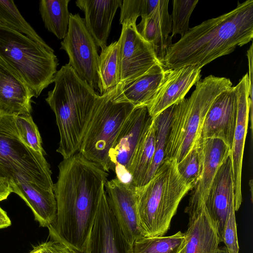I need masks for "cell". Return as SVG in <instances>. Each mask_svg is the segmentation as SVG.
Wrapping results in <instances>:
<instances>
[{"label": "cell", "instance_id": "cell-3", "mask_svg": "<svg viewBox=\"0 0 253 253\" xmlns=\"http://www.w3.org/2000/svg\"><path fill=\"white\" fill-rule=\"evenodd\" d=\"M45 101L53 111L60 141L57 152L63 159L78 152L100 95L68 63L54 78Z\"/></svg>", "mask_w": 253, "mask_h": 253}, {"label": "cell", "instance_id": "cell-2", "mask_svg": "<svg viewBox=\"0 0 253 253\" xmlns=\"http://www.w3.org/2000/svg\"><path fill=\"white\" fill-rule=\"evenodd\" d=\"M253 38V0L238 2L232 10L189 28L169 46L162 63L167 69L190 65L202 68Z\"/></svg>", "mask_w": 253, "mask_h": 253}, {"label": "cell", "instance_id": "cell-19", "mask_svg": "<svg viewBox=\"0 0 253 253\" xmlns=\"http://www.w3.org/2000/svg\"><path fill=\"white\" fill-rule=\"evenodd\" d=\"M33 97L32 90L0 59V112L31 115Z\"/></svg>", "mask_w": 253, "mask_h": 253}, {"label": "cell", "instance_id": "cell-37", "mask_svg": "<svg viewBox=\"0 0 253 253\" xmlns=\"http://www.w3.org/2000/svg\"><path fill=\"white\" fill-rule=\"evenodd\" d=\"M253 44H251L249 49L247 50V56L248 60V66H249V98L250 100L253 101Z\"/></svg>", "mask_w": 253, "mask_h": 253}, {"label": "cell", "instance_id": "cell-22", "mask_svg": "<svg viewBox=\"0 0 253 253\" xmlns=\"http://www.w3.org/2000/svg\"><path fill=\"white\" fill-rule=\"evenodd\" d=\"M122 0H78L76 5L84 12L85 26L98 47L107 46L112 22Z\"/></svg>", "mask_w": 253, "mask_h": 253}, {"label": "cell", "instance_id": "cell-33", "mask_svg": "<svg viewBox=\"0 0 253 253\" xmlns=\"http://www.w3.org/2000/svg\"><path fill=\"white\" fill-rule=\"evenodd\" d=\"M201 167V156L198 140L186 156L176 164V167L184 181L193 188L200 176Z\"/></svg>", "mask_w": 253, "mask_h": 253}, {"label": "cell", "instance_id": "cell-25", "mask_svg": "<svg viewBox=\"0 0 253 253\" xmlns=\"http://www.w3.org/2000/svg\"><path fill=\"white\" fill-rule=\"evenodd\" d=\"M120 45L118 40L101 49L98 64L100 95L114 88L120 83Z\"/></svg>", "mask_w": 253, "mask_h": 253}, {"label": "cell", "instance_id": "cell-8", "mask_svg": "<svg viewBox=\"0 0 253 253\" xmlns=\"http://www.w3.org/2000/svg\"><path fill=\"white\" fill-rule=\"evenodd\" d=\"M115 87L100 95L78 151L84 157L110 170L109 152L124 122L135 108L115 100Z\"/></svg>", "mask_w": 253, "mask_h": 253}, {"label": "cell", "instance_id": "cell-28", "mask_svg": "<svg viewBox=\"0 0 253 253\" xmlns=\"http://www.w3.org/2000/svg\"><path fill=\"white\" fill-rule=\"evenodd\" d=\"M185 244L181 231L169 236H141L133 242L130 253H181Z\"/></svg>", "mask_w": 253, "mask_h": 253}, {"label": "cell", "instance_id": "cell-7", "mask_svg": "<svg viewBox=\"0 0 253 253\" xmlns=\"http://www.w3.org/2000/svg\"><path fill=\"white\" fill-rule=\"evenodd\" d=\"M51 174L44 156L30 149L21 140L15 116L0 112V179L9 184L23 179L53 190Z\"/></svg>", "mask_w": 253, "mask_h": 253}, {"label": "cell", "instance_id": "cell-12", "mask_svg": "<svg viewBox=\"0 0 253 253\" xmlns=\"http://www.w3.org/2000/svg\"><path fill=\"white\" fill-rule=\"evenodd\" d=\"M120 41L121 78L122 84L142 75L162 63L152 45L138 33L136 25H123Z\"/></svg>", "mask_w": 253, "mask_h": 253}, {"label": "cell", "instance_id": "cell-13", "mask_svg": "<svg viewBox=\"0 0 253 253\" xmlns=\"http://www.w3.org/2000/svg\"><path fill=\"white\" fill-rule=\"evenodd\" d=\"M131 246L123 235L104 189L88 240L87 253H130Z\"/></svg>", "mask_w": 253, "mask_h": 253}, {"label": "cell", "instance_id": "cell-27", "mask_svg": "<svg viewBox=\"0 0 253 253\" xmlns=\"http://www.w3.org/2000/svg\"><path fill=\"white\" fill-rule=\"evenodd\" d=\"M70 0H42L39 11L45 27L59 39H63L68 31L70 13Z\"/></svg>", "mask_w": 253, "mask_h": 253}, {"label": "cell", "instance_id": "cell-39", "mask_svg": "<svg viewBox=\"0 0 253 253\" xmlns=\"http://www.w3.org/2000/svg\"><path fill=\"white\" fill-rule=\"evenodd\" d=\"M11 221L6 212L0 207V229L10 226Z\"/></svg>", "mask_w": 253, "mask_h": 253}, {"label": "cell", "instance_id": "cell-21", "mask_svg": "<svg viewBox=\"0 0 253 253\" xmlns=\"http://www.w3.org/2000/svg\"><path fill=\"white\" fill-rule=\"evenodd\" d=\"M166 70L162 63L158 64L138 78L119 84L115 87V100L129 102L135 107H147L156 95Z\"/></svg>", "mask_w": 253, "mask_h": 253}, {"label": "cell", "instance_id": "cell-10", "mask_svg": "<svg viewBox=\"0 0 253 253\" xmlns=\"http://www.w3.org/2000/svg\"><path fill=\"white\" fill-rule=\"evenodd\" d=\"M153 118L146 106L135 107L123 125L109 152L110 170L118 178L130 183V169L136 150L151 126Z\"/></svg>", "mask_w": 253, "mask_h": 253}, {"label": "cell", "instance_id": "cell-36", "mask_svg": "<svg viewBox=\"0 0 253 253\" xmlns=\"http://www.w3.org/2000/svg\"><path fill=\"white\" fill-rule=\"evenodd\" d=\"M29 253H70V249L64 244L51 240L34 247Z\"/></svg>", "mask_w": 253, "mask_h": 253}, {"label": "cell", "instance_id": "cell-38", "mask_svg": "<svg viewBox=\"0 0 253 253\" xmlns=\"http://www.w3.org/2000/svg\"><path fill=\"white\" fill-rule=\"evenodd\" d=\"M11 193L12 189L8 182L0 179V201L6 199Z\"/></svg>", "mask_w": 253, "mask_h": 253}, {"label": "cell", "instance_id": "cell-14", "mask_svg": "<svg viewBox=\"0 0 253 253\" xmlns=\"http://www.w3.org/2000/svg\"><path fill=\"white\" fill-rule=\"evenodd\" d=\"M105 190L117 223L132 246L137 239L143 236L138 223L137 187L116 178L107 181Z\"/></svg>", "mask_w": 253, "mask_h": 253}, {"label": "cell", "instance_id": "cell-20", "mask_svg": "<svg viewBox=\"0 0 253 253\" xmlns=\"http://www.w3.org/2000/svg\"><path fill=\"white\" fill-rule=\"evenodd\" d=\"M169 0H158L154 10L147 16L141 18L136 28L142 37L150 43L161 63L169 46L172 44V20L168 11ZM163 64V63H162Z\"/></svg>", "mask_w": 253, "mask_h": 253}, {"label": "cell", "instance_id": "cell-11", "mask_svg": "<svg viewBox=\"0 0 253 253\" xmlns=\"http://www.w3.org/2000/svg\"><path fill=\"white\" fill-rule=\"evenodd\" d=\"M201 156V171L199 178L190 194L185 212L189 222L194 220L202 211L208 192L217 171L231 153L226 144L216 138L199 139Z\"/></svg>", "mask_w": 253, "mask_h": 253}, {"label": "cell", "instance_id": "cell-16", "mask_svg": "<svg viewBox=\"0 0 253 253\" xmlns=\"http://www.w3.org/2000/svg\"><path fill=\"white\" fill-rule=\"evenodd\" d=\"M249 79L245 74L234 86L238 106V114L233 141L231 150L234 184V208L238 211L242 202V169L244 146L249 117L252 116L253 101L249 98Z\"/></svg>", "mask_w": 253, "mask_h": 253}, {"label": "cell", "instance_id": "cell-31", "mask_svg": "<svg viewBox=\"0 0 253 253\" xmlns=\"http://www.w3.org/2000/svg\"><path fill=\"white\" fill-rule=\"evenodd\" d=\"M15 124L22 141L29 148L43 156L46 154L38 128L31 115L15 116Z\"/></svg>", "mask_w": 253, "mask_h": 253}, {"label": "cell", "instance_id": "cell-23", "mask_svg": "<svg viewBox=\"0 0 253 253\" xmlns=\"http://www.w3.org/2000/svg\"><path fill=\"white\" fill-rule=\"evenodd\" d=\"M184 233L185 244L181 253H228L225 246H219L221 237L205 206L200 214L188 222Z\"/></svg>", "mask_w": 253, "mask_h": 253}, {"label": "cell", "instance_id": "cell-5", "mask_svg": "<svg viewBox=\"0 0 253 253\" xmlns=\"http://www.w3.org/2000/svg\"><path fill=\"white\" fill-rule=\"evenodd\" d=\"M190 96L175 104L168 135L164 160L180 162L199 139L206 115L217 96L231 87L230 80L210 75L195 84Z\"/></svg>", "mask_w": 253, "mask_h": 253}, {"label": "cell", "instance_id": "cell-9", "mask_svg": "<svg viewBox=\"0 0 253 253\" xmlns=\"http://www.w3.org/2000/svg\"><path fill=\"white\" fill-rule=\"evenodd\" d=\"M61 45L68 55V64L78 76L99 90L98 46L79 13H70L68 31Z\"/></svg>", "mask_w": 253, "mask_h": 253}, {"label": "cell", "instance_id": "cell-15", "mask_svg": "<svg viewBox=\"0 0 253 253\" xmlns=\"http://www.w3.org/2000/svg\"><path fill=\"white\" fill-rule=\"evenodd\" d=\"M237 114V99L234 86H232L219 94L209 109L199 139H220L231 151Z\"/></svg>", "mask_w": 253, "mask_h": 253}, {"label": "cell", "instance_id": "cell-32", "mask_svg": "<svg viewBox=\"0 0 253 253\" xmlns=\"http://www.w3.org/2000/svg\"><path fill=\"white\" fill-rule=\"evenodd\" d=\"M198 0H173L171 37L179 34L183 36L189 29L190 16L198 3Z\"/></svg>", "mask_w": 253, "mask_h": 253}, {"label": "cell", "instance_id": "cell-18", "mask_svg": "<svg viewBox=\"0 0 253 253\" xmlns=\"http://www.w3.org/2000/svg\"><path fill=\"white\" fill-rule=\"evenodd\" d=\"M204 206L221 237L229 212L231 209H235L231 153L219 167L208 192Z\"/></svg>", "mask_w": 253, "mask_h": 253}, {"label": "cell", "instance_id": "cell-30", "mask_svg": "<svg viewBox=\"0 0 253 253\" xmlns=\"http://www.w3.org/2000/svg\"><path fill=\"white\" fill-rule=\"evenodd\" d=\"M0 26L20 33L40 44H47L25 20L12 0H0Z\"/></svg>", "mask_w": 253, "mask_h": 253}, {"label": "cell", "instance_id": "cell-29", "mask_svg": "<svg viewBox=\"0 0 253 253\" xmlns=\"http://www.w3.org/2000/svg\"><path fill=\"white\" fill-rule=\"evenodd\" d=\"M175 104L167 108L153 118L155 132V151L152 163L143 185L153 177L164 160L167 139Z\"/></svg>", "mask_w": 253, "mask_h": 253}, {"label": "cell", "instance_id": "cell-6", "mask_svg": "<svg viewBox=\"0 0 253 253\" xmlns=\"http://www.w3.org/2000/svg\"><path fill=\"white\" fill-rule=\"evenodd\" d=\"M0 59L32 90L35 97L53 82L57 72V57L48 44H40L1 26Z\"/></svg>", "mask_w": 253, "mask_h": 253}, {"label": "cell", "instance_id": "cell-26", "mask_svg": "<svg viewBox=\"0 0 253 253\" xmlns=\"http://www.w3.org/2000/svg\"><path fill=\"white\" fill-rule=\"evenodd\" d=\"M155 132L152 124L140 142L133 158L130 169V183L142 187L150 169L155 151Z\"/></svg>", "mask_w": 253, "mask_h": 253}, {"label": "cell", "instance_id": "cell-17", "mask_svg": "<svg viewBox=\"0 0 253 253\" xmlns=\"http://www.w3.org/2000/svg\"><path fill=\"white\" fill-rule=\"evenodd\" d=\"M201 69L196 65L166 69L156 95L147 107L152 118L184 99L191 88L200 80Z\"/></svg>", "mask_w": 253, "mask_h": 253}, {"label": "cell", "instance_id": "cell-4", "mask_svg": "<svg viewBox=\"0 0 253 253\" xmlns=\"http://www.w3.org/2000/svg\"><path fill=\"white\" fill-rule=\"evenodd\" d=\"M176 164L164 160L150 180L137 188L138 223L143 236H164L179 203L192 189L180 176Z\"/></svg>", "mask_w": 253, "mask_h": 253}, {"label": "cell", "instance_id": "cell-24", "mask_svg": "<svg viewBox=\"0 0 253 253\" xmlns=\"http://www.w3.org/2000/svg\"><path fill=\"white\" fill-rule=\"evenodd\" d=\"M12 192L20 197L31 209L41 226L48 227L55 220L56 201L53 190L43 188L23 179L11 182Z\"/></svg>", "mask_w": 253, "mask_h": 253}, {"label": "cell", "instance_id": "cell-34", "mask_svg": "<svg viewBox=\"0 0 253 253\" xmlns=\"http://www.w3.org/2000/svg\"><path fill=\"white\" fill-rule=\"evenodd\" d=\"M147 14V0H124L121 6L120 24L136 25L138 17H144Z\"/></svg>", "mask_w": 253, "mask_h": 253}, {"label": "cell", "instance_id": "cell-40", "mask_svg": "<svg viewBox=\"0 0 253 253\" xmlns=\"http://www.w3.org/2000/svg\"><path fill=\"white\" fill-rule=\"evenodd\" d=\"M70 253H87L86 252L81 253L72 250H70Z\"/></svg>", "mask_w": 253, "mask_h": 253}, {"label": "cell", "instance_id": "cell-35", "mask_svg": "<svg viewBox=\"0 0 253 253\" xmlns=\"http://www.w3.org/2000/svg\"><path fill=\"white\" fill-rule=\"evenodd\" d=\"M235 212V209H231L221 234L222 242L228 253H239V251Z\"/></svg>", "mask_w": 253, "mask_h": 253}, {"label": "cell", "instance_id": "cell-1", "mask_svg": "<svg viewBox=\"0 0 253 253\" xmlns=\"http://www.w3.org/2000/svg\"><path fill=\"white\" fill-rule=\"evenodd\" d=\"M58 168L53 186L57 213L47 227L49 235L70 250L84 253L108 173L78 152L63 159Z\"/></svg>", "mask_w": 253, "mask_h": 253}]
</instances>
